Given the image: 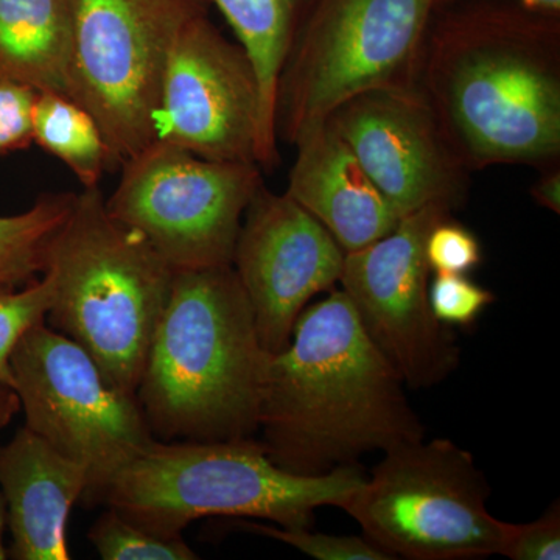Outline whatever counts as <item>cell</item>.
Segmentation results:
<instances>
[{"instance_id":"ffe728a7","label":"cell","mask_w":560,"mask_h":560,"mask_svg":"<svg viewBox=\"0 0 560 560\" xmlns=\"http://www.w3.org/2000/svg\"><path fill=\"white\" fill-rule=\"evenodd\" d=\"M75 197L40 195L31 209L0 215V287H22L46 272L51 243L69 219Z\"/></svg>"},{"instance_id":"4316f807","label":"cell","mask_w":560,"mask_h":560,"mask_svg":"<svg viewBox=\"0 0 560 560\" xmlns=\"http://www.w3.org/2000/svg\"><path fill=\"white\" fill-rule=\"evenodd\" d=\"M38 92L0 81V158L33 143L32 113Z\"/></svg>"},{"instance_id":"277c9868","label":"cell","mask_w":560,"mask_h":560,"mask_svg":"<svg viewBox=\"0 0 560 560\" xmlns=\"http://www.w3.org/2000/svg\"><path fill=\"white\" fill-rule=\"evenodd\" d=\"M359 466L318 477L280 469L260 441H154L117 475L102 503L162 536L205 517H253L308 528L318 508H342L363 485Z\"/></svg>"},{"instance_id":"5bb4252c","label":"cell","mask_w":560,"mask_h":560,"mask_svg":"<svg viewBox=\"0 0 560 560\" xmlns=\"http://www.w3.org/2000/svg\"><path fill=\"white\" fill-rule=\"evenodd\" d=\"M329 120L400 219L434 202L455 210L466 201L470 172L418 90L361 92Z\"/></svg>"},{"instance_id":"d6986e66","label":"cell","mask_w":560,"mask_h":560,"mask_svg":"<svg viewBox=\"0 0 560 560\" xmlns=\"http://www.w3.org/2000/svg\"><path fill=\"white\" fill-rule=\"evenodd\" d=\"M33 142L68 165L83 189L98 187L113 167L101 127L83 106L55 92L36 94L32 113Z\"/></svg>"},{"instance_id":"7a4b0ae2","label":"cell","mask_w":560,"mask_h":560,"mask_svg":"<svg viewBox=\"0 0 560 560\" xmlns=\"http://www.w3.org/2000/svg\"><path fill=\"white\" fill-rule=\"evenodd\" d=\"M405 386L345 291L334 290L304 308L289 346L268 357L260 442L291 474L357 466L366 453L425 438Z\"/></svg>"},{"instance_id":"cb8c5ba5","label":"cell","mask_w":560,"mask_h":560,"mask_svg":"<svg viewBox=\"0 0 560 560\" xmlns=\"http://www.w3.org/2000/svg\"><path fill=\"white\" fill-rule=\"evenodd\" d=\"M430 305L444 326L469 327L495 302L493 291L478 285L466 275L438 272L430 280Z\"/></svg>"},{"instance_id":"e0dca14e","label":"cell","mask_w":560,"mask_h":560,"mask_svg":"<svg viewBox=\"0 0 560 560\" xmlns=\"http://www.w3.org/2000/svg\"><path fill=\"white\" fill-rule=\"evenodd\" d=\"M70 0H0V81L70 98Z\"/></svg>"},{"instance_id":"484cf974","label":"cell","mask_w":560,"mask_h":560,"mask_svg":"<svg viewBox=\"0 0 560 560\" xmlns=\"http://www.w3.org/2000/svg\"><path fill=\"white\" fill-rule=\"evenodd\" d=\"M500 556L512 560L560 559V504L552 503L537 521L510 523Z\"/></svg>"},{"instance_id":"8fae6325","label":"cell","mask_w":560,"mask_h":560,"mask_svg":"<svg viewBox=\"0 0 560 560\" xmlns=\"http://www.w3.org/2000/svg\"><path fill=\"white\" fill-rule=\"evenodd\" d=\"M452 212L434 202L408 213L378 241L346 253L342 265L341 290L371 340L412 389L440 385L459 364L455 337L431 312L425 259L427 235Z\"/></svg>"},{"instance_id":"603a6c76","label":"cell","mask_w":560,"mask_h":560,"mask_svg":"<svg viewBox=\"0 0 560 560\" xmlns=\"http://www.w3.org/2000/svg\"><path fill=\"white\" fill-rule=\"evenodd\" d=\"M234 526L246 533L260 534L282 541L316 560H393L364 536H330L312 533L308 528H283L242 518H237Z\"/></svg>"},{"instance_id":"ac0fdd59","label":"cell","mask_w":560,"mask_h":560,"mask_svg":"<svg viewBox=\"0 0 560 560\" xmlns=\"http://www.w3.org/2000/svg\"><path fill=\"white\" fill-rule=\"evenodd\" d=\"M246 51L259 81L261 145L259 165L279 164L276 92L280 73L315 0H213Z\"/></svg>"},{"instance_id":"5b68a950","label":"cell","mask_w":560,"mask_h":560,"mask_svg":"<svg viewBox=\"0 0 560 560\" xmlns=\"http://www.w3.org/2000/svg\"><path fill=\"white\" fill-rule=\"evenodd\" d=\"M46 323L75 341L117 389L136 397L175 270L106 208L101 186L77 194L51 243Z\"/></svg>"},{"instance_id":"83f0119b","label":"cell","mask_w":560,"mask_h":560,"mask_svg":"<svg viewBox=\"0 0 560 560\" xmlns=\"http://www.w3.org/2000/svg\"><path fill=\"white\" fill-rule=\"evenodd\" d=\"M530 198L540 208L550 210L559 215L560 213V167L550 165L541 168L539 179L529 189Z\"/></svg>"},{"instance_id":"6da1fadb","label":"cell","mask_w":560,"mask_h":560,"mask_svg":"<svg viewBox=\"0 0 560 560\" xmlns=\"http://www.w3.org/2000/svg\"><path fill=\"white\" fill-rule=\"evenodd\" d=\"M416 90L467 171L560 160V13L458 0L431 18Z\"/></svg>"},{"instance_id":"3957f363","label":"cell","mask_w":560,"mask_h":560,"mask_svg":"<svg viewBox=\"0 0 560 560\" xmlns=\"http://www.w3.org/2000/svg\"><path fill=\"white\" fill-rule=\"evenodd\" d=\"M268 357L232 265L176 271L136 389L154 440L254 438Z\"/></svg>"},{"instance_id":"f1b7e54d","label":"cell","mask_w":560,"mask_h":560,"mask_svg":"<svg viewBox=\"0 0 560 560\" xmlns=\"http://www.w3.org/2000/svg\"><path fill=\"white\" fill-rule=\"evenodd\" d=\"M21 410L20 397L13 386L0 382V430L5 429Z\"/></svg>"},{"instance_id":"9c48e42d","label":"cell","mask_w":560,"mask_h":560,"mask_svg":"<svg viewBox=\"0 0 560 560\" xmlns=\"http://www.w3.org/2000/svg\"><path fill=\"white\" fill-rule=\"evenodd\" d=\"M10 364L25 427L79 463L88 474L84 503H102L117 475L156 441L138 400L46 320L22 337Z\"/></svg>"},{"instance_id":"f546056e","label":"cell","mask_w":560,"mask_h":560,"mask_svg":"<svg viewBox=\"0 0 560 560\" xmlns=\"http://www.w3.org/2000/svg\"><path fill=\"white\" fill-rule=\"evenodd\" d=\"M452 2H458V0H438V7ZM515 2L523 3L530 9L560 13V0H515Z\"/></svg>"},{"instance_id":"4fadbf2b","label":"cell","mask_w":560,"mask_h":560,"mask_svg":"<svg viewBox=\"0 0 560 560\" xmlns=\"http://www.w3.org/2000/svg\"><path fill=\"white\" fill-rule=\"evenodd\" d=\"M345 257L334 235L287 191L275 194L265 184L256 190L243 215L232 268L270 355L289 346L312 298L340 282Z\"/></svg>"},{"instance_id":"d4e9b609","label":"cell","mask_w":560,"mask_h":560,"mask_svg":"<svg viewBox=\"0 0 560 560\" xmlns=\"http://www.w3.org/2000/svg\"><path fill=\"white\" fill-rule=\"evenodd\" d=\"M425 259L433 275H467L481 265V243L469 228L448 215L427 235Z\"/></svg>"},{"instance_id":"ba28073f","label":"cell","mask_w":560,"mask_h":560,"mask_svg":"<svg viewBox=\"0 0 560 560\" xmlns=\"http://www.w3.org/2000/svg\"><path fill=\"white\" fill-rule=\"evenodd\" d=\"M205 10L209 0H70V101L97 121L113 165L156 140L173 43Z\"/></svg>"},{"instance_id":"8992f818","label":"cell","mask_w":560,"mask_h":560,"mask_svg":"<svg viewBox=\"0 0 560 560\" xmlns=\"http://www.w3.org/2000/svg\"><path fill=\"white\" fill-rule=\"evenodd\" d=\"M438 0H315L276 92V135L294 145L349 98L416 90Z\"/></svg>"},{"instance_id":"44dd1931","label":"cell","mask_w":560,"mask_h":560,"mask_svg":"<svg viewBox=\"0 0 560 560\" xmlns=\"http://www.w3.org/2000/svg\"><path fill=\"white\" fill-rule=\"evenodd\" d=\"M90 540L105 560L200 559L184 541L183 536L171 537L153 533L109 508L92 525Z\"/></svg>"},{"instance_id":"9a60e30c","label":"cell","mask_w":560,"mask_h":560,"mask_svg":"<svg viewBox=\"0 0 560 560\" xmlns=\"http://www.w3.org/2000/svg\"><path fill=\"white\" fill-rule=\"evenodd\" d=\"M0 489L10 555L18 560H69V515L86 492V470L22 427L0 447Z\"/></svg>"},{"instance_id":"2e32d148","label":"cell","mask_w":560,"mask_h":560,"mask_svg":"<svg viewBox=\"0 0 560 560\" xmlns=\"http://www.w3.org/2000/svg\"><path fill=\"white\" fill-rule=\"evenodd\" d=\"M287 194L334 235L345 253L388 234L400 217L329 119L302 135Z\"/></svg>"},{"instance_id":"4dcf8cb0","label":"cell","mask_w":560,"mask_h":560,"mask_svg":"<svg viewBox=\"0 0 560 560\" xmlns=\"http://www.w3.org/2000/svg\"><path fill=\"white\" fill-rule=\"evenodd\" d=\"M7 526V506L2 493H0V560L7 559V550L3 547V530Z\"/></svg>"},{"instance_id":"7402d4cb","label":"cell","mask_w":560,"mask_h":560,"mask_svg":"<svg viewBox=\"0 0 560 560\" xmlns=\"http://www.w3.org/2000/svg\"><path fill=\"white\" fill-rule=\"evenodd\" d=\"M54 294L49 271L22 287H0V382L14 388L11 353L33 326L46 320Z\"/></svg>"},{"instance_id":"52a82bcc","label":"cell","mask_w":560,"mask_h":560,"mask_svg":"<svg viewBox=\"0 0 560 560\" xmlns=\"http://www.w3.org/2000/svg\"><path fill=\"white\" fill-rule=\"evenodd\" d=\"M341 508L393 559L480 560L500 555L510 523L488 511L490 489L470 452L438 438L383 452Z\"/></svg>"},{"instance_id":"7c38bea8","label":"cell","mask_w":560,"mask_h":560,"mask_svg":"<svg viewBox=\"0 0 560 560\" xmlns=\"http://www.w3.org/2000/svg\"><path fill=\"white\" fill-rule=\"evenodd\" d=\"M197 156L259 165V81L241 44L210 21L209 10L180 27L162 80L158 138Z\"/></svg>"},{"instance_id":"30bf717a","label":"cell","mask_w":560,"mask_h":560,"mask_svg":"<svg viewBox=\"0 0 560 560\" xmlns=\"http://www.w3.org/2000/svg\"><path fill=\"white\" fill-rule=\"evenodd\" d=\"M261 184V168L253 162L206 160L154 140L121 164L106 208L175 271L228 267Z\"/></svg>"}]
</instances>
